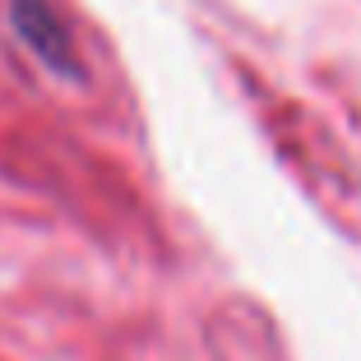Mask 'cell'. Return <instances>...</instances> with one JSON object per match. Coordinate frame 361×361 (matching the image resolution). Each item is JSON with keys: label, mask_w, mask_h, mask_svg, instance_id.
<instances>
[{"label": "cell", "mask_w": 361, "mask_h": 361, "mask_svg": "<svg viewBox=\"0 0 361 361\" xmlns=\"http://www.w3.org/2000/svg\"><path fill=\"white\" fill-rule=\"evenodd\" d=\"M10 23L23 42L37 51V61H47V70H56V75H75L79 70L70 32H65V23L56 19V10L47 0H10Z\"/></svg>", "instance_id": "cell-1"}]
</instances>
